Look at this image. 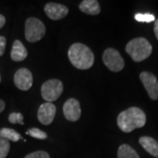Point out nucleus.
Instances as JSON below:
<instances>
[{
    "label": "nucleus",
    "mask_w": 158,
    "mask_h": 158,
    "mask_svg": "<svg viewBox=\"0 0 158 158\" xmlns=\"http://www.w3.org/2000/svg\"><path fill=\"white\" fill-rule=\"evenodd\" d=\"M117 124L119 129L130 133L136 128H141L146 124V115L138 107H130L118 114Z\"/></svg>",
    "instance_id": "1"
},
{
    "label": "nucleus",
    "mask_w": 158,
    "mask_h": 158,
    "mask_svg": "<svg viewBox=\"0 0 158 158\" xmlns=\"http://www.w3.org/2000/svg\"><path fill=\"white\" fill-rule=\"evenodd\" d=\"M71 64L78 69H88L94 63V55L90 48L82 43H74L68 52Z\"/></svg>",
    "instance_id": "2"
},
{
    "label": "nucleus",
    "mask_w": 158,
    "mask_h": 158,
    "mask_svg": "<svg viewBox=\"0 0 158 158\" xmlns=\"http://www.w3.org/2000/svg\"><path fill=\"white\" fill-rule=\"evenodd\" d=\"M126 52L135 62H141L151 55L152 46L145 38H135L127 44Z\"/></svg>",
    "instance_id": "3"
},
{
    "label": "nucleus",
    "mask_w": 158,
    "mask_h": 158,
    "mask_svg": "<svg viewBox=\"0 0 158 158\" xmlns=\"http://www.w3.org/2000/svg\"><path fill=\"white\" fill-rule=\"evenodd\" d=\"M46 34L45 25L37 18H28L25 25V36L28 42L39 41Z\"/></svg>",
    "instance_id": "4"
},
{
    "label": "nucleus",
    "mask_w": 158,
    "mask_h": 158,
    "mask_svg": "<svg viewBox=\"0 0 158 158\" xmlns=\"http://www.w3.org/2000/svg\"><path fill=\"white\" fill-rule=\"evenodd\" d=\"M41 96L47 102L55 101L59 98L63 91V85L58 79L46 81L41 86Z\"/></svg>",
    "instance_id": "5"
},
{
    "label": "nucleus",
    "mask_w": 158,
    "mask_h": 158,
    "mask_svg": "<svg viewBox=\"0 0 158 158\" xmlns=\"http://www.w3.org/2000/svg\"><path fill=\"white\" fill-rule=\"evenodd\" d=\"M103 62L110 70L118 72L125 66L124 60L120 54L114 48H107L103 54Z\"/></svg>",
    "instance_id": "6"
},
{
    "label": "nucleus",
    "mask_w": 158,
    "mask_h": 158,
    "mask_svg": "<svg viewBox=\"0 0 158 158\" xmlns=\"http://www.w3.org/2000/svg\"><path fill=\"white\" fill-rule=\"evenodd\" d=\"M140 79L149 98L153 100L158 99V80L156 77L150 72L143 71L140 74Z\"/></svg>",
    "instance_id": "7"
},
{
    "label": "nucleus",
    "mask_w": 158,
    "mask_h": 158,
    "mask_svg": "<svg viewBox=\"0 0 158 158\" xmlns=\"http://www.w3.org/2000/svg\"><path fill=\"white\" fill-rule=\"evenodd\" d=\"M14 84L18 89L28 90L33 85V75L28 69L21 68L18 69L14 75Z\"/></svg>",
    "instance_id": "8"
},
{
    "label": "nucleus",
    "mask_w": 158,
    "mask_h": 158,
    "mask_svg": "<svg viewBox=\"0 0 158 158\" xmlns=\"http://www.w3.org/2000/svg\"><path fill=\"white\" fill-rule=\"evenodd\" d=\"M56 113V107L53 103L46 102L40 106L38 110V119L41 124L50 125Z\"/></svg>",
    "instance_id": "9"
},
{
    "label": "nucleus",
    "mask_w": 158,
    "mask_h": 158,
    "mask_svg": "<svg viewBox=\"0 0 158 158\" xmlns=\"http://www.w3.org/2000/svg\"><path fill=\"white\" fill-rule=\"evenodd\" d=\"M63 114L69 121H77L81 117V107L77 99L71 98L63 105Z\"/></svg>",
    "instance_id": "10"
},
{
    "label": "nucleus",
    "mask_w": 158,
    "mask_h": 158,
    "mask_svg": "<svg viewBox=\"0 0 158 158\" xmlns=\"http://www.w3.org/2000/svg\"><path fill=\"white\" fill-rule=\"evenodd\" d=\"M47 16L53 20H59L65 18L69 13V9L63 5L56 3H48L44 7Z\"/></svg>",
    "instance_id": "11"
},
{
    "label": "nucleus",
    "mask_w": 158,
    "mask_h": 158,
    "mask_svg": "<svg viewBox=\"0 0 158 158\" xmlns=\"http://www.w3.org/2000/svg\"><path fill=\"white\" fill-rule=\"evenodd\" d=\"M27 57V50L19 40H14L11 51V58L14 62H21Z\"/></svg>",
    "instance_id": "12"
},
{
    "label": "nucleus",
    "mask_w": 158,
    "mask_h": 158,
    "mask_svg": "<svg viewBox=\"0 0 158 158\" xmlns=\"http://www.w3.org/2000/svg\"><path fill=\"white\" fill-rule=\"evenodd\" d=\"M139 143L148 154L154 157L158 158V141L153 139L152 137L142 136L139 140Z\"/></svg>",
    "instance_id": "13"
},
{
    "label": "nucleus",
    "mask_w": 158,
    "mask_h": 158,
    "mask_svg": "<svg viewBox=\"0 0 158 158\" xmlns=\"http://www.w3.org/2000/svg\"><path fill=\"white\" fill-rule=\"evenodd\" d=\"M79 9L89 15H98L101 11L99 3L97 0H85L79 5Z\"/></svg>",
    "instance_id": "14"
},
{
    "label": "nucleus",
    "mask_w": 158,
    "mask_h": 158,
    "mask_svg": "<svg viewBox=\"0 0 158 158\" xmlns=\"http://www.w3.org/2000/svg\"><path fill=\"white\" fill-rule=\"evenodd\" d=\"M118 158H140V156L129 145L122 144L118 149Z\"/></svg>",
    "instance_id": "15"
},
{
    "label": "nucleus",
    "mask_w": 158,
    "mask_h": 158,
    "mask_svg": "<svg viewBox=\"0 0 158 158\" xmlns=\"http://www.w3.org/2000/svg\"><path fill=\"white\" fill-rule=\"evenodd\" d=\"M0 136L8 141H18L22 138L17 131L11 128H6V127L0 129Z\"/></svg>",
    "instance_id": "16"
},
{
    "label": "nucleus",
    "mask_w": 158,
    "mask_h": 158,
    "mask_svg": "<svg viewBox=\"0 0 158 158\" xmlns=\"http://www.w3.org/2000/svg\"><path fill=\"white\" fill-rule=\"evenodd\" d=\"M10 141L0 136V158H6L10 151Z\"/></svg>",
    "instance_id": "17"
},
{
    "label": "nucleus",
    "mask_w": 158,
    "mask_h": 158,
    "mask_svg": "<svg viewBox=\"0 0 158 158\" xmlns=\"http://www.w3.org/2000/svg\"><path fill=\"white\" fill-rule=\"evenodd\" d=\"M27 134L30 135L32 137H34L35 139H39V140H45L46 138L48 137L45 132H43L42 130L39 129V128H36V127L29 129L27 132Z\"/></svg>",
    "instance_id": "18"
},
{
    "label": "nucleus",
    "mask_w": 158,
    "mask_h": 158,
    "mask_svg": "<svg viewBox=\"0 0 158 158\" xmlns=\"http://www.w3.org/2000/svg\"><path fill=\"white\" fill-rule=\"evenodd\" d=\"M135 20L139 22H146L149 23L155 21V16L151 13H137L135 15Z\"/></svg>",
    "instance_id": "19"
},
{
    "label": "nucleus",
    "mask_w": 158,
    "mask_h": 158,
    "mask_svg": "<svg viewBox=\"0 0 158 158\" xmlns=\"http://www.w3.org/2000/svg\"><path fill=\"white\" fill-rule=\"evenodd\" d=\"M8 120L11 124L24 125L23 115L20 113H11L8 117Z\"/></svg>",
    "instance_id": "20"
},
{
    "label": "nucleus",
    "mask_w": 158,
    "mask_h": 158,
    "mask_svg": "<svg viewBox=\"0 0 158 158\" xmlns=\"http://www.w3.org/2000/svg\"><path fill=\"white\" fill-rule=\"evenodd\" d=\"M25 158H50L49 155L45 151H35V152L30 153Z\"/></svg>",
    "instance_id": "21"
},
{
    "label": "nucleus",
    "mask_w": 158,
    "mask_h": 158,
    "mask_svg": "<svg viewBox=\"0 0 158 158\" xmlns=\"http://www.w3.org/2000/svg\"><path fill=\"white\" fill-rule=\"evenodd\" d=\"M6 46V39L4 36H0V56H2L5 53Z\"/></svg>",
    "instance_id": "22"
},
{
    "label": "nucleus",
    "mask_w": 158,
    "mask_h": 158,
    "mask_svg": "<svg viewBox=\"0 0 158 158\" xmlns=\"http://www.w3.org/2000/svg\"><path fill=\"white\" fill-rule=\"evenodd\" d=\"M154 32H155V34H156V37L158 40V19H156V20L155 21V25H154Z\"/></svg>",
    "instance_id": "23"
},
{
    "label": "nucleus",
    "mask_w": 158,
    "mask_h": 158,
    "mask_svg": "<svg viewBox=\"0 0 158 158\" xmlns=\"http://www.w3.org/2000/svg\"><path fill=\"white\" fill-rule=\"evenodd\" d=\"M5 24H6V18L2 14H0V29L5 26Z\"/></svg>",
    "instance_id": "24"
},
{
    "label": "nucleus",
    "mask_w": 158,
    "mask_h": 158,
    "mask_svg": "<svg viewBox=\"0 0 158 158\" xmlns=\"http://www.w3.org/2000/svg\"><path fill=\"white\" fill-rule=\"evenodd\" d=\"M5 107H6V104H5V102L3 101L2 99H0V113H2V112L5 110Z\"/></svg>",
    "instance_id": "25"
},
{
    "label": "nucleus",
    "mask_w": 158,
    "mask_h": 158,
    "mask_svg": "<svg viewBox=\"0 0 158 158\" xmlns=\"http://www.w3.org/2000/svg\"><path fill=\"white\" fill-rule=\"evenodd\" d=\"M0 81H1V76H0Z\"/></svg>",
    "instance_id": "26"
}]
</instances>
